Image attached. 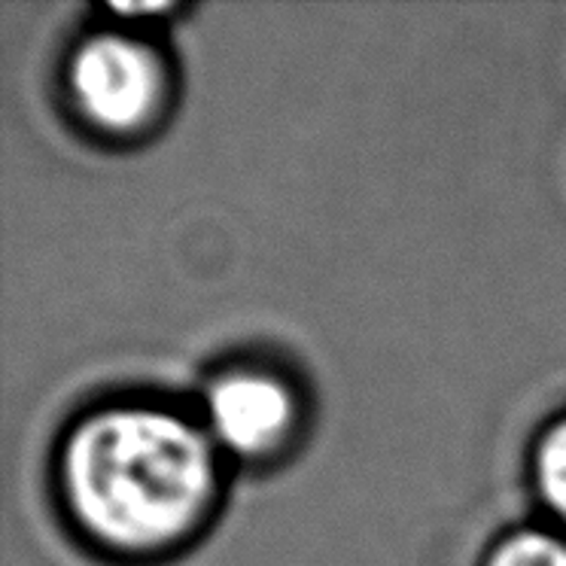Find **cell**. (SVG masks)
Listing matches in <instances>:
<instances>
[{
  "label": "cell",
  "mask_w": 566,
  "mask_h": 566,
  "mask_svg": "<svg viewBox=\"0 0 566 566\" xmlns=\"http://www.w3.org/2000/svg\"><path fill=\"white\" fill-rule=\"evenodd\" d=\"M76 512L104 539L156 545L192 524L210 491V451L186 420L161 411H107L67 448Z\"/></svg>",
  "instance_id": "cell-1"
},
{
  "label": "cell",
  "mask_w": 566,
  "mask_h": 566,
  "mask_svg": "<svg viewBox=\"0 0 566 566\" xmlns=\"http://www.w3.org/2000/svg\"><path fill=\"white\" fill-rule=\"evenodd\" d=\"M159 64L140 43L101 34L80 46L71 86L80 107L107 128L137 125L159 95Z\"/></svg>",
  "instance_id": "cell-2"
},
{
  "label": "cell",
  "mask_w": 566,
  "mask_h": 566,
  "mask_svg": "<svg viewBox=\"0 0 566 566\" xmlns=\"http://www.w3.org/2000/svg\"><path fill=\"white\" fill-rule=\"evenodd\" d=\"M491 566H566V542L527 530L503 542Z\"/></svg>",
  "instance_id": "cell-4"
},
{
  "label": "cell",
  "mask_w": 566,
  "mask_h": 566,
  "mask_svg": "<svg viewBox=\"0 0 566 566\" xmlns=\"http://www.w3.org/2000/svg\"><path fill=\"white\" fill-rule=\"evenodd\" d=\"M539 484L545 500L566 517V420L557 423L539 448Z\"/></svg>",
  "instance_id": "cell-5"
},
{
  "label": "cell",
  "mask_w": 566,
  "mask_h": 566,
  "mask_svg": "<svg viewBox=\"0 0 566 566\" xmlns=\"http://www.w3.org/2000/svg\"><path fill=\"white\" fill-rule=\"evenodd\" d=\"M210 423L222 442L238 454H256L281 439L293 406L281 384L265 375H229L208 399Z\"/></svg>",
  "instance_id": "cell-3"
}]
</instances>
